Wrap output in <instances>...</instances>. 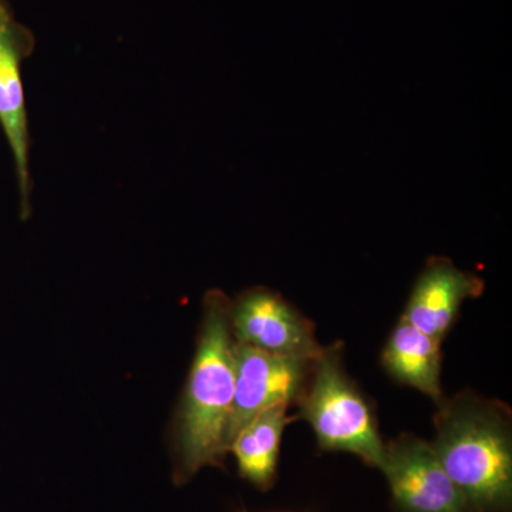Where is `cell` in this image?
Returning a JSON list of instances; mask_svg holds the SVG:
<instances>
[{
  "instance_id": "3",
  "label": "cell",
  "mask_w": 512,
  "mask_h": 512,
  "mask_svg": "<svg viewBox=\"0 0 512 512\" xmlns=\"http://www.w3.org/2000/svg\"><path fill=\"white\" fill-rule=\"evenodd\" d=\"M295 419L312 427L322 451L355 454L366 466L382 467L384 443L372 403L343 365V343L323 346L312 360L311 375Z\"/></svg>"
},
{
  "instance_id": "12",
  "label": "cell",
  "mask_w": 512,
  "mask_h": 512,
  "mask_svg": "<svg viewBox=\"0 0 512 512\" xmlns=\"http://www.w3.org/2000/svg\"><path fill=\"white\" fill-rule=\"evenodd\" d=\"M244 512H247V511H244Z\"/></svg>"
},
{
  "instance_id": "9",
  "label": "cell",
  "mask_w": 512,
  "mask_h": 512,
  "mask_svg": "<svg viewBox=\"0 0 512 512\" xmlns=\"http://www.w3.org/2000/svg\"><path fill=\"white\" fill-rule=\"evenodd\" d=\"M441 343L400 318L384 343L380 363L394 382L419 390L440 403L444 399Z\"/></svg>"
},
{
  "instance_id": "4",
  "label": "cell",
  "mask_w": 512,
  "mask_h": 512,
  "mask_svg": "<svg viewBox=\"0 0 512 512\" xmlns=\"http://www.w3.org/2000/svg\"><path fill=\"white\" fill-rule=\"evenodd\" d=\"M36 39L28 26L13 15L9 3L0 10V128L12 153L19 191L20 218L32 212V174H30V134L23 62L35 50Z\"/></svg>"
},
{
  "instance_id": "5",
  "label": "cell",
  "mask_w": 512,
  "mask_h": 512,
  "mask_svg": "<svg viewBox=\"0 0 512 512\" xmlns=\"http://www.w3.org/2000/svg\"><path fill=\"white\" fill-rule=\"evenodd\" d=\"M380 471L389 483L393 512H473L431 443L412 433L386 443Z\"/></svg>"
},
{
  "instance_id": "8",
  "label": "cell",
  "mask_w": 512,
  "mask_h": 512,
  "mask_svg": "<svg viewBox=\"0 0 512 512\" xmlns=\"http://www.w3.org/2000/svg\"><path fill=\"white\" fill-rule=\"evenodd\" d=\"M485 284L474 272L461 271L446 256L427 259L407 299L402 319L443 342L460 315L461 306L483 295Z\"/></svg>"
},
{
  "instance_id": "7",
  "label": "cell",
  "mask_w": 512,
  "mask_h": 512,
  "mask_svg": "<svg viewBox=\"0 0 512 512\" xmlns=\"http://www.w3.org/2000/svg\"><path fill=\"white\" fill-rule=\"evenodd\" d=\"M229 325L235 342L275 355L315 359L323 348L312 320L264 286L247 289L229 302Z\"/></svg>"
},
{
  "instance_id": "1",
  "label": "cell",
  "mask_w": 512,
  "mask_h": 512,
  "mask_svg": "<svg viewBox=\"0 0 512 512\" xmlns=\"http://www.w3.org/2000/svg\"><path fill=\"white\" fill-rule=\"evenodd\" d=\"M229 302L214 289L205 295L197 350L175 421L174 483L183 485L205 467L224 466L234 404V336Z\"/></svg>"
},
{
  "instance_id": "2",
  "label": "cell",
  "mask_w": 512,
  "mask_h": 512,
  "mask_svg": "<svg viewBox=\"0 0 512 512\" xmlns=\"http://www.w3.org/2000/svg\"><path fill=\"white\" fill-rule=\"evenodd\" d=\"M436 451L473 512H511L512 414L500 400L464 390L437 403Z\"/></svg>"
},
{
  "instance_id": "11",
  "label": "cell",
  "mask_w": 512,
  "mask_h": 512,
  "mask_svg": "<svg viewBox=\"0 0 512 512\" xmlns=\"http://www.w3.org/2000/svg\"><path fill=\"white\" fill-rule=\"evenodd\" d=\"M6 5H8V2H6V0H0V10L5 8Z\"/></svg>"
},
{
  "instance_id": "6",
  "label": "cell",
  "mask_w": 512,
  "mask_h": 512,
  "mask_svg": "<svg viewBox=\"0 0 512 512\" xmlns=\"http://www.w3.org/2000/svg\"><path fill=\"white\" fill-rule=\"evenodd\" d=\"M312 360L275 355L234 342V404L228 447L258 414L278 404H298L311 375Z\"/></svg>"
},
{
  "instance_id": "10",
  "label": "cell",
  "mask_w": 512,
  "mask_h": 512,
  "mask_svg": "<svg viewBox=\"0 0 512 512\" xmlns=\"http://www.w3.org/2000/svg\"><path fill=\"white\" fill-rule=\"evenodd\" d=\"M289 406L278 404L249 421L231 440L228 454L237 461L239 476L259 491H269L278 478L284 431L295 417L288 414Z\"/></svg>"
}]
</instances>
